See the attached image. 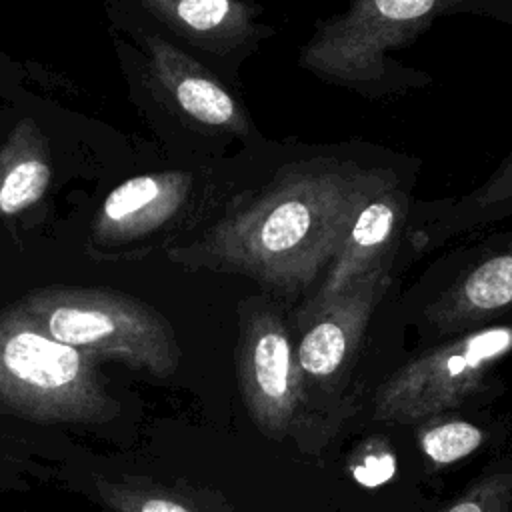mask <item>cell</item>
<instances>
[{
  "label": "cell",
  "instance_id": "cell-1",
  "mask_svg": "<svg viewBox=\"0 0 512 512\" xmlns=\"http://www.w3.org/2000/svg\"><path fill=\"white\" fill-rule=\"evenodd\" d=\"M398 162L334 148L290 158L236 192L172 262L254 280L280 304L300 306L336 256L368 202L402 186Z\"/></svg>",
  "mask_w": 512,
  "mask_h": 512
},
{
  "label": "cell",
  "instance_id": "cell-2",
  "mask_svg": "<svg viewBox=\"0 0 512 512\" xmlns=\"http://www.w3.org/2000/svg\"><path fill=\"white\" fill-rule=\"evenodd\" d=\"M490 14L512 22V2L498 0H356L320 20L298 54L300 68L328 84L382 98L430 84V76L388 60L442 16Z\"/></svg>",
  "mask_w": 512,
  "mask_h": 512
},
{
  "label": "cell",
  "instance_id": "cell-3",
  "mask_svg": "<svg viewBox=\"0 0 512 512\" xmlns=\"http://www.w3.org/2000/svg\"><path fill=\"white\" fill-rule=\"evenodd\" d=\"M40 334L92 360L112 358L156 378L180 366L174 328L150 304L104 288L48 286L14 304Z\"/></svg>",
  "mask_w": 512,
  "mask_h": 512
},
{
  "label": "cell",
  "instance_id": "cell-4",
  "mask_svg": "<svg viewBox=\"0 0 512 512\" xmlns=\"http://www.w3.org/2000/svg\"><path fill=\"white\" fill-rule=\"evenodd\" d=\"M0 410L36 424L102 426L122 404L96 360L40 334L10 306L0 312Z\"/></svg>",
  "mask_w": 512,
  "mask_h": 512
},
{
  "label": "cell",
  "instance_id": "cell-5",
  "mask_svg": "<svg viewBox=\"0 0 512 512\" xmlns=\"http://www.w3.org/2000/svg\"><path fill=\"white\" fill-rule=\"evenodd\" d=\"M512 354V320L482 326L422 350L376 390L372 416L408 424L440 416L478 394Z\"/></svg>",
  "mask_w": 512,
  "mask_h": 512
},
{
  "label": "cell",
  "instance_id": "cell-6",
  "mask_svg": "<svg viewBox=\"0 0 512 512\" xmlns=\"http://www.w3.org/2000/svg\"><path fill=\"white\" fill-rule=\"evenodd\" d=\"M236 376L244 406L262 434L280 440L306 404L294 328L284 304L266 294L238 306Z\"/></svg>",
  "mask_w": 512,
  "mask_h": 512
},
{
  "label": "cell",
  "instance_id": "cell-7",
  "mask_svg": "<svg viewBox=\"0 0 512 512\" xmlns=\"http://www.w3.org/2000/svg\"><path fill=\"white\" fill-rule=\"evenodd\" d=\"M394 262L376 266L348 292L292 322L298 332L296 360L306 402L328 398L346 386L370 318L392 282Z\"/></svg>",
  "mask_w": 512,
  "mask_h": 512
},
{
  "label": "cell",
  "instance_id": "cell-8",
  "mask_svg": "<svg viewBox=\"0 0 512 512\" xmlns=\"http://www.w3.org/2000/svg\"><path fill=\"white\" fill-rule=\"evenodd\" d=\"M460 256V264L420 312L422 338L442 342L512 320V232L488 236Z\"/></svg>",
  "mask_w": 512,
  "mask_h": 512
},
{
  "label": "cell",
  "instance_id": "cell-9",
  "mask_svg": "<svg viewBox=\"0 0 512 512\" xmlns=\"http://www.w3.org/2000/svg\"><path fill=\"white\" fill-rule=\"evenodd\" d=\"M146 72L164 102L190 126L212 136L262 150L270 142L254 124L242 100L202 62L166 38L146 36Z\"/></svg>",
  "mask_w": 512,
  "mask_h": 512
},
{
  "label": "cell",
  "instance_id": "cell-10",
  "mask_svg": "<svg viewBox=\"0 0 512 512\" xmlns=\"http://www.w3.org/2000/svg\"><path fill=\"white\" fill-rule=\"evenodd\" d=\"M412 200L408 188L396 186L382 192L356 216L336 256L328 264L312 294L294 310L290 322H298L330 304L376 266L396 260L402 236L408 230Z\"/></svg>",
  "mask_w": 512,
  "mask_h": 512
},
{
  "label": "cell",
  "instance_id": "cell-11",
  "mask_svg": "<svg viewBox=\"0 0 512 512\" xmlns=\"http://www.w3.org/2000/svg\"><path fill=\"white\" fill-rule=\"evenodd\" d=\"M198 178L188 170L134 176L116 186L92 222V240L118 246L176 224L194 204Z\"/></svg>",
  "mask_w": 512,
  "mask_h": 512
},
{
  "label": "cell",
  "instance_id": "cell-12",
  "mask_svg": "<svg viewBox=\"0 0 512 512\" xmlns=\"http://www.w3.org/2000/svg\"><path fill=\"white\" fill-rule=\"evenodd\" d=\"M66 484L104 512H234L218 492L136 468L76 466Z\"/></svg>",
  "mask_w": 512,
  "mask_h": 512
},
{
  "label": "cell",
  "instance_id": "cell-13",
  "mask_svg": "<svg viewBox=\"0 0 512 512\" xmlns=\"http://www.w3.org/2000/svg\"><path fill=\"white\" fill-rule=\"evenodd\" d=\"M168 32L218 58H244L274 28L258 22L262 8L238 0H142Z\"/></svg>",
  "mask_w": 512,
  "mask_h": 512
},
{
  "label": "cell",
  "instance_id": "cell-14",
  "mask_svg": "<svg viewBox=\"0 0 512 512\" xmlns=\"http://www.w3.org/2000/svg\"><path fill=\"white\" fill-rule=\"evenodd\" d=\"M508 216H512V152L474 190L426 204V218L408 220L406 234L414 254H424Z\"/></svg>",
  "mask_w": 512,
  "mask_h": 512
},
{
  "label": "cell",
  "instance_id": "cell-15",
  "mask_svg": "<svg viewBox=\"0 0 512 512\" xmlns=\"http://www.w3.org/2000/svg\"><path fill=\"white\" fill-rule=\"evenodd\" d=\"M48 142L32 118L20 120L0 146V220L34 206L50 188Z\"/></svg>",
  "mask_w": 512,
  "mask_h": 512
},
{
  "label": "cell",
  "instance_id": "cell-16",
  "mask_svg": "<svg viewBox=\"0 0 512 512\" xmlns=\"http://www.w3.org/2000/svg\"><path fill=\"white\" fill-rule=\"evenodd\" d=\"M430 424L418 428V444L436 466H446L466 458L484 444V430L462 418H428Z\"/></svg>",
  "mask_w": 512,
  "mask_h": 512
},
{
  "label": "cell",
  "instance_id": "cell-17",
  "mask_svg": "<svg viewBox=\"0 0 512 512\" xmlns=\"http://www.w3.org/2000/svg\"><path fill=\"white\" fill-rule=\"evenodd\" d=\"M446 512H512V470L482 474Z\"/></svg>",
  "mask_w": 512,
  "mask_h": 512
},
{
  "label": "cell",
  "instance_id": "cell-18",
  "mask_svg": "<svg viewBox=\"0 0 512 512\" xmlns=\"http://www.w3.org/2000/svg\"><path fill=\"white\" fill-rule=\"evenodd\" d=\"M352 474L362 486L376 488L394 476V456L386 452L368 454L360 464L352 468Z\"/></svg>",
  "mask_w": 512,
  "mask_h": 512
},
{
  "label": "cell",
  "instance_id": "cell-19",
  "mask_svg": "<svg viewBox=\"0 0 512 512\" xmlns=\"http://www.w3.org/2000/svg\"><path fill=\"white\" fill-rule=\"evenodd\" d=\"M18 486H24V482L14 480V478H8V476L4 474V468H0V490H6V488H18Z\"/></svg>",
  "mask_w": 512,
  "mask_h": 512
}]
</instances>
